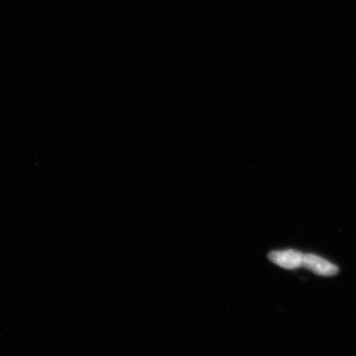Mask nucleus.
Returning a JSON list of instances; mask_svg holds the SVG:
<instances>
[{"label": "nucleus", "mask_w": 356, "mask_h": 356, "mask_svg": "<svg viewBox=\"0 0 356 356\" xmlns=\"http://www.w3.org/2000/svg\"><path fill=\"white\" fill-rule=\"evenodd\" d=\"M304 254L296 250H275L268 254V259L276 266L285 269H296L303 264Z\"/></svg>", "instance_id": "nucleus-1"}, {"label": "nucleus", "mask_w": 356, "mask_h": 356, "mask_svg": "<svg viewBox=\"0 0 356 356\" xmlns=\"http://www.w3.org/2000/svg\"><path fill=\"white\" fill-rule=\"evenodd\" d=\"M302 266L318 275L334 276L339 273V267L314 254H304Z\"/></svg>", "instance_id": "nucleus-2"}]
</instances>
